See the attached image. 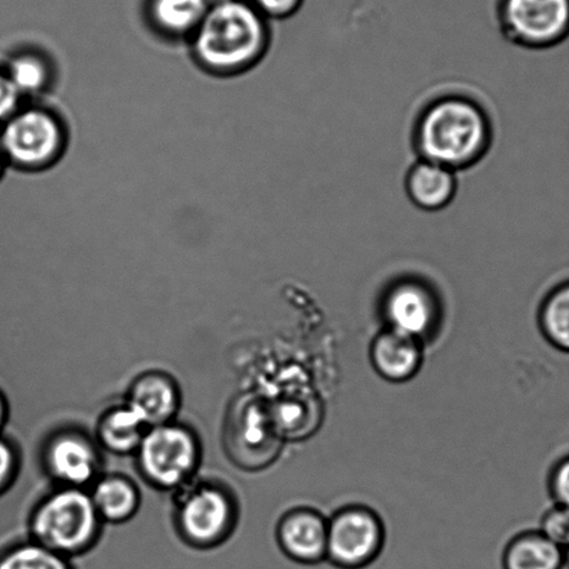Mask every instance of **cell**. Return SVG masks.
<instances>
[{
	"mask_svg": "<svg viewBox=\"0 0 569 569\" xmlns=\"http://www.w3.org/2000/svg\"><path fill=\"white\" fill-rule=\"evenodd\" d=\"M416 142L422 160L455 171L468 168L488 151V116L467 98L438 99L419 118Z\"/></svg>",
	"mask_w": 569,
	"mask_h": 569,
	"instance_id": "obj_1",
	"label": "cell"
},
{
	"mask_svg": "<svg viewBox=\"0 0 569 569\" xmlns=\"http://www.w3.org/2000/svg\"><path fill=\"white\" fill-rule=\"evenodd\" d=\"M197 51L213 68H237L256 58L267 38L263 16L246 0H223L201 21Z\"/></svg>",
	"mask_w": 569,
	"mask_h": 569,
	"instance_id": "obj_2",
	"label": "cell"
},
{
	"mask_svg": "<svg viewBox=\"0 0 569 569\" xmlns=\"http://www.w3.org/2000/svg\"><path fill=\"white\" fill-rule=\"evenodd\" d=\"M101 522L90 491L62 488L37 506L32 540L68 558L79 556L96 545Z\"/></svg>",
	"mask_w": 569,
	"mask_h": 569,
	"instance_id": "obj_3",
	"label": "cell"
},
{
	"mask_svg": "<svg viewBox=\"0 0 569 569\" xmlns=\"http://www.w3.org/2000/svg\"><path fill=\"white\" fill-rule=\"evenodd\" d=\"M137 455L148 482L160 489H176L196 472L200 446L190 429L168 422L147 429Z\"/></svg>",
	"mask_w": 569,
	"mask_h": 569,
	"instance_id": "obj_4",
	"label": "cell"
},
{
	"mask_svg": "<svg viewBox=\"0 0 569 569\" xmlns=\"http://www.w3.org/2000/svg\"><path fill=\"white\" fill-rule=\"evenodd\" d=\"M497 18L508 40L549 49L569 37V0H499Z\"/></svg>",
	"mask_w": 569,
	"mask_h": 569,
	"instance_id": "obj_5",
	"label": "cell"
},
{
	"mask_svg": "<svg viewBox=\"0 0 569 569\" xmlns=\"http://www.w3.org/2000/svg\"><path fill=\"white\" fill-rule=\"evenodd\" d=\"M385 527L368 507L350 506L329 519L326 561L337 569H363L379 560L385 546Z\"/></svg>",
	"mask_w": 569,
	"mask_h": 569,
	"instance_id": "obj_6",
	"label": "cell"
},
{
	"mask_svg": "<svg viewBox=\"0 0 569 569\" xmlns=\"http://www.w3.org/2000/svg\"><path fill=\"white\" fill-rule=\"evenodd\" d=\"M177 525L191 546H218L233 529L234 502L222 488L202 485L180 502Z\"/></svg>",
	"mask_w": 569,
	"mask_h": 569,
	"instance_id": "obj_7",
	"label": "cell"
},
{
	"mask_svg": "<svg viewBox=\"0 0 569 569\" xmlns=\"http://www.w3.org/2000/svg\"><path fill=\"white\" fill-rule=\"evenodd\" d=\"M383 317L390 330L421 341L438 323V298L421 281H399L386 292Z\"/></svg>",
	"mask_w": 569,
	"mask_h": 569,
	"instance_id": "obj_8",
	"label": "cell"
},
{
	"mask_svg": "<svg viewBox=\"0 0 569 569\" xmlns=\"http://www.w3.org/2000/svg\"><path fill=\"white\" fill-rule=\"evenodd\" d=\"M99 463L97 447L74 430L52 436L46 447L48 471L64 488L86 489L97 478Z\"/></svg>",
	"mask_w": 569,
	"mask_h": 569,
	"instance_id": "obj_9",
	"label": "cell"
},
{
	"mask_svg": "<svg viewBox=\"0 0 569 569\" xmlns=\"http://www.w3.org/2000/svg\"><path fill=\"white\" fill-rule=\"evenodd\" d=\"M329 519L311 508L287 512L279 523L281 551L298 566H318L328 556Z\"/></svg>",
	"mask_w": 569,
	"mask_h": 569,
	"instance_id": "obj_10",
	"label": "cell"
},
{
	"mask_svg": "<svg viewBox=\"0 0 569 569\" xmlns=\"http://www.w3.org/2000/svg\"><path fill=\"white\" fill-rule=\"evenodd\" d=\"M59 138L58 124L51 116L30 110L10 121L4 130L3 143L19 162L34 164L52 157Z\"/></svg>",
	"mask_w": 569,
	"mask_h": 569,
	"instance_id": "obj_11",
	"label": "cell"
},
{
	"mask_svg": "<svg viewBox=\"0 0 569 569\" xmlns=\"http://www.w3.org/2000/svg\"><path fill=\"white\" fill-rule=\"evenodd\" d=\"M127 406L147 428L171 422L180 406L179 389L168 375L149 372L132 383Z\"/></svg>",
	"mask_w": 569,
	"mask_h": 569,
	"instance_id": "obj_12",
	"label": "cell"
},
{
	"mask_svg": "<svg viewBox=\"0 0 569 569\" xmlns=\"http://www.w3.org/2000/svg\"><path fill=\"white\" fill-rule=\"evenodd\" d=\"M370 358L383 379L396 383L406 382L421 368V341L388 329L373 340Z\"/></svg>",
	"mask_w": 569,
	"mask_h": 569,
	"instance_id": "obj_13",
	"label": "cell"
},
{
	"mask_svg": "<svg viewBox=\"0 0 569 569\" xmlns=\"http://www.w3.org/2000/svg\"><path fill=\"white\" fill-rule=\"evenodd\" d=\"M406 188L413 206L422 211L438 212L455 200L456 171L421 159L408 171Z\"/></svg>",
	"mask_w": 569,
	"mask_h": 569,
	"instance_id": "obj_14",
	"label": "cell"
},
{
	"mask_svg": "<svg viewBox=\"0 0 569 569\" xmlns=\"http://www.w3.org/2000/svg\"><path fill=\"white\" fill-rule=\"evenodd\" d=\"M502 569H566V551L540 532L516 536L502 551Z\"/></svg>",
	"mask_w": 569,
	"mask_h": 569,
	"instance_id": "obj_15",
	"label": "cell"
},
{
	"mask_svg": "<svg viewBox=\"0 0 569 569\" xmlns=\"http://www.w3.org/2000/svg\"><path fill=\"white\" fill-rule=\"evenodd\" d=\"M90 495L102 521L113 523L134 516L141 501L137 486L120 475L99 479Z\"/></svg>",
	"mask_w": 569,
	"mask_h": 569,
	"instance_id": "obj_16",
	"label": "cell"
},
{
	"mask_svg": "<svg viewBox=\"0 0 569 569\" xmlns=\"http://www.w3.org/2000/svg\"><path fill=\"white\" fill-rule=\"evenodd\" d=\"M147 429L142 419L126 405L104 413L98 435L101 443L110 451L129 455L140 447Z\"/></svg>",
	"mask_w": 569,
	"mask_h": 569,
	"instance_id": "obj_17",
	"label": "cell"
},
{
	"mask_svg": "<svg viewBox=\"0 0 569 569\" xmlns=\"http://www.w3.org/2000/svg\"><path fill=\"white\" fill-rule=\"evenodd\" d=\"M541 333L551 346L569 352V279L550 290L539 312Z\"/></svg>",
	"mask_w": 569,
	"mask_h": 569,
	"instance_id": "obj_18",
	"label": "cell"
},
{
	"mask_svg": "<svg viewBox=\"0 0 569 569\" xmlns=\"http://www.w3.org/2000/svg\"><path fill=\"white\" fill-rule=\"evenodd\" d=\"M209 8V0H151L153 20L170 32H184L200 26Z\"/></svg>",
	"mask_w": 569,
	"mask_h": 569,
	"instance_id": "obj_19",
	"label": "cell"
},
{
	"mask_svg": "<svg viewBox=\"0 0 569 569\" xmlns=\"http://www.w3.org/2000/svg\"><path fill=\"white\" fill-rule=\"evenodd\" d=\"M0 569H74L69 558L32 540L0 555Z\"/></svg>",
	"mask_w": 569,
	"mask_h": 569,
	"instance_id": "obj_20",
	"label": "cell"
},
{
	"mask_svg": "<svg viewBox=\"0 0 569 569\" xmlns=\"http://www.w3.org/2000/svg\"><path fill=\"white\" fill-rule=\"evenodd\" d=\"M540 532L566 550L569 546V508L555 505L541 519Z\"/></svg>",
	"mask_w": 569,
	"mask_h": 569,
	"instance_id": "obj_21",
	"label": "cell"
},
{
	"mask_svg": "<svg viewBox=\"0 0 569 569\" xmlns=\"http://www.w3.org/2000/svg\"><path fill=\"white\" fill-rule=\"evenodd\" d=\"M46 69L36 59L24 58L13 64L12 82L18 90H38L46 81Z\"/></svg>",
	"mask_w": 569,
	"mask_h": 569,
	"instance_id": "obj_22",
	"label": "cell"
},
{
	"mask_svg": "<svg viewBox=\"0 0 569 569\" xmlns=\"http://www.w3.org/2000/svg\"><path fill=\"white\" fill-rule=\"evenodd\" d=\"M550 491L556 505L569 508V456L562 458L552 468L550 475Z\"/></svg>",
	"mask_w": 569,
	"mask_h": 569,
	"instance_id": "obj_23",
	"label": "cell"
},
{
	"mask_svg": "<svg viewBox=\"0 0 569 569\" xmlns=\"http://www.w3.org/2000/svg\"><path fill=\"white\" fill-rule=\"evenodd\" d=\"M19 469V457L8 440L0 438V495L10 488Z\"/></svg>",
	"mask_w": 569,
	"mask_h": 569,
	"instance_id": "obj_24",
	"label": "cell"
},
{
	"mask_svg": "<svg viewBox=\"0 0 569 569\" xmlns=\"http://www.w3.org/2000/svg\"><path fill=\"white\" fill-rule=\"evenodd\" d=\"M250 3L262 16L286 19L301 9L303 0H250Z\"/></svg>",
	"mask_w": 569,
	"mask_h": 569,
	"instance_id": "obj_25",
	"label": "cell"
},
{
	"mask_svg": "<svg viewBox=\"0 0 569 569\" xmlns=\"http://www.w3.org/2000/svg\"><path fill=\"white\" fill-rule=\"evenodd\" d=\"M19 90L12 80L0 76V118L12 112L16 103H18Z\"/></svg>",
	"mask_w": 569,
	"mask_h": 569,
	"instance_id": "obj_26",
	"label": "cell"
},
{
	"mask_svg": "<svg viewBox=\"0 0 569 569\" xmlns=\"http://www.w3.org/2000/svg\"><path fill=\"white\" fill-rule=\"evenodd\" d=\"M8 419V402L3 395L0 393V430L4 427Z\"/></svg>",
	"mask_w": 569,
	"mask_h": 569,
	"instance_id": "obj_27",
	"label": "cell"
},
{
	"mask_svg": "<svg viewBox=\"0 0 569 569\" xmlns=\"http://www.w3.org/2000/svg\"><path fill=\"white\" fill-rule=\"evenodd\" d=\"M563 551H566V568L569 569V546Z\"/></svg>",
	"mask_w": 569,
	"mask_h": 569,
	"instance_id": "obj_28",
	"label": "cell"
},
{
	"mask_svg": "<svg viewBox=\"0 0 569 569\" xmlns=\"http://www.w3.org/2000/svg\"><path fill=\"white\" fill-rule=\"evenodd\" d=\"M209 2H211V4H213V3L223 2V0H209Z\"/></svg>",
	"mask_w": 569,
	"mask_h": 569,
	"instance_id": "obj_29",
	"label": "cell"
}]
</instances>
